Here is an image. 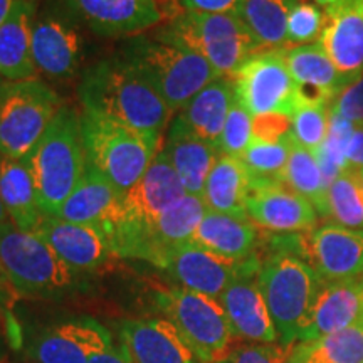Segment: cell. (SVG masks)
Masks as SVG:
<instances>
[{
	"mask_svg": "<svg viewBox=\"0 0 363 363\" xmlns=\"http://www.w3.org/2000/svg\"><path fill=\"white\" fill-rule=\"evenodd\" d=\"M81 106L143 133L162 135L174 111L121 54L86 67L78 86Z\"/></svg>",
	"mask_w": 363,
	"mask_h": 363,
	"instance_id": "cell-1",
	"label": "cell"
},
{
	"mask_svg": "<svg viewBox=\"0 0 363 363\" xmlns=\"http://www.w3.org/2000/svg\"><path fill=\"white\" fill-rule=\"evenodd\" d=\"M257 283L279 345L291 348L305 328L318 293L325 284L301 256V233L274 239V249L261 259Z\"/></svg>",
	"mask_w": 363,
	"mask_h": 363,
	"instance_id": "cell-2",
	"label": "cell"
},
{
	"mask_svg": "<svg viewBox=\"0 0 363 363\" xmlns=\"http://www.w3.org/2000/svg\"><path fill=\"white\" fill-rule=\"evenodd\" d=\"M185 195L179 175L160 148L142 179L120 195L110 216L99 225L110 239L115 256L147 261L150 234L157 220Z\"/></svg>",
	"mask_w": 363,
	"mask_h": 363,
	"instance_id": "cell-3",
	"label": "cell"
},
{
	"mask_svg": "<svg viewBox=\"0 0 363 363\" xmlns=\"http://www.w3.org/2000/svg\"><path fill=\"white\" fill-rule=\"evenodd\" d=\"M26 163L33 174L43 214L57 216L88 167L81 113L62 104Z\"/></svg>",
	"mask_w": 363,
	"mask_h": 363,
	"instance_id": "cell-4",
	"label": "cell"
},
{
	"mask_svg": "<svg viewBox=\"0 0 363 363\" xmlns=\"http://www.w3.org/2000/svg\"><path fill=\"white\" fill-rule=\"evenodd\" d=\"M120 54L142 72L174 113H179L199 91L219 78L201 54L155 34L130 38Z\"/></svg>",
	"mask_w": 363,
	"mask_h": 363,
	"instance_id": "cell-5",
	"label": "cell"
},
{
	"mask_svg": "<svg viewBox=\"0 0 363 363\" xmlns=\"http://www.w3.org/2000/svg\"><path fill=\"white\" fill-rule=\"evenodd\" d=\"M153 34L201 54L224 78H233L249 57L262 49L234 12L184 11Z\"/></svg>",
	"mask_w": 363,
	"mask_h": 363,
	"instance_id": "cell-6",
	"label": "cell"
},
{
	"mask_svg": "<svg viewBox=\"0 0 363 363\" xmlns=\"http://www.w3.org/2000/svg\"><path fill=\"white\" fill-rule=\"evenodd\" d=\"M88 163L123 195L142 179L160 152L162 135L143 133L91 111H81Z\"/></svg>",
	"mask_w": 363,
	"mask_h": 363,
	"instance_id": "cell-7",
	"label": "cell"
},
{
	"mask_svg": "<svg viewBox=\"0 0 363 363\" xmlns=\"http://www.w3.org/2000/svg\"><path fill=\"white\" fill-rule=\"evenodd\" d=\"M0 271L17 291L29 296H65L76 288L78 274L34 233L11 220L0 225Z\"/></svg>",
	"mask_w": 363,
	"mask_h": 363,
	"instance_id": "cell-8",
	"label": "cell"
},
{
	"mask_svg": "<svg viewBox=\"0 0 363 363\" xmlns=\"http://www.w3.org/2000/svg\"><path fill=\"white\" fill-rule=\"evenodd\" d=\"M61 108L43 79L7 81L0 91V155L26 160Z\"/></svg>",
	"mask_w": 363,
	"mask_h": 363,
	"instance_id": "cell-9",
	"label": "cell"
},
{
	"mask_svg": "<svg viewBox=\"0 0 363 363\" xmlns=\"http://www.w3.org/2000/svg\"><path fill=\"white\" fill-rule=\"evenodd\" d=\"M158 305L203 363H222L238 345L219 299L180 286L160 293Z\"/></svg>",
	"mask_w": 363,
	"mask_h": 363,
	"instance_id": "cell-10",
	"label": "cell"
},
{
	"mask_svg": "<svg viewBox=\"0 0 363 363\" xmlns=\"http://www.w3.org/2000/svg\"><path fill=\"white\" fill-rule=\"evenodd\" d=\"M230 79L235 101L252 118L269 113L293 116L296 111V84L281 49L254 54Z\"/></svg>",
	"mask_w": 363,
	"mask_h": 363,
	"instance_id": "cell-11",
	"label": "cell"
},
{
	"mask_svg": "<svg viewBox=\"0 0 363 363\" xmlns=\"http://www.w3.org/2000/svg\"><path fill=\"white\" fill-rule=\"evenodd\" d=\"M301 256L325 283L363 276V229L326 222L301 233Z\"/></svg>",
	"mask_w": 363,
	"mask_h": 363,
	"instance_id": "cell-12",
	"label": "cell"
},
{
	"mask_svg": "<svg viewBox=\"0 0 363 363\" xmlns=\"http://www.w3.org/2000/svg\"><path fill=\"white\" fill-rule=\"evenodd\" d=\"M246 212L254 224L271 233H308L318 225L315 206L278 179L252 175Z\"/></svg>",
	"mask_w": 363,
	"mask_h": 363,
	"instance_id": "cell-13",
	"label": "cell"
},
{
	"mask_svg": "<svg viewBox=\"0 0 363 363\" xmlns=\"http://www.w3.org/2000/svg\"><path fill=\"white\" fill-rule=\"evenodd\" d=\"M84 57L83 35L74 22L54 9L35 16L33 27V59L39 74L54 81L72 79Z\"/></svg>",
	"mask_w": 363,
	"mask_h": 363,
	"instance_id": "cell-14",
	"label": "cell"
},
{
	"mask_svg": "<svg viewBox=\"0 0 363 363\" xmlns=\"http://www.w3.org/2000/svg\"><path fill=\"white\" fill-rule=\"evenodd\" d=\"M261 259L257 254L244 261L242 269L227 286L219 298L234 337L240 342L279 343L274 323L262 296L257 271Z\"/></svg>",
	"mask_w": 363,
	"mask_h": 363,
	"instance_id": "cell-15",
	"label": "cell"
},
{
	"mask_svg": "<svg viewBox=\"0 0 363 363\" xmlns=\"http://www.w3.org/2000/svg\"><path fill=\"white\" fill-rule=\"evenodd\" d=\"M71 17L103 38L145 34L163 19L160 0H61Z\"/></svg>",
	"mask_w": 363,
	"mask_h": 363,
	"instance_id": "cell-16",
	"label": "cell"
},
{
	"mask_svg": "<svg viewBox=\"0 0 363 363\" xmlns=\"http://www.w3.org/2000/svg\"><path fill=\"white\" fill-rule=\"evenodd\" d=\"M34 234L44 239L76 272L103 269L115 257L110 239L99 225L74 224L56 216H44Z\"/></svg>",
	"mask_w": 363,
	"mask_h": 363,
	"instance_id": "cell-17",
	"label": "cell"
},
{
	"mask_svg": "<svg viewBox=\"0 0 363 363\" xmlns=\"http://www.w3.org/2000/svg\"><path fill=\"white\" fill-rule=\"evenodd\" d=\"M244 261H230L195 242H185L169 252L162 269L182 288L219 299L242 269Z\"/></svg>",
	"mask_w": 363,
	"mask_h": 363,
	"instance_id": "cell-18",
	"label": "cell"
},
{
	"mask_svg": "<svg viewBox=\"0 0 363 363\" xmlns=\"http://www.w3.org/2000/svg\"><path fill=\"white\" fill-rule=\"evenodd\" d=\"M120 342L131 363H203L175 325L163 318L125 321Z\"/></svg>",
	"mask_w": 363,
	"mask_h": 363,
	"instance_id": "cell-19",
	"label": "cell"
},
{
	"mask_svg": "<svg viewBox=\"0 0 363 363\" xmlns=\"http://www.w3.org/2000/svg\"><path fill=\"white\" fill-rule=\"evenodd\" d=\"M299 106H330L347 83L318 43L281 49Z\"/></svg>",
	"mask_w": 363,
	"mask_h": 363,
	"instance_id": "cell-20",
	"label": "cell"
},
{
	"mask_svg": "<svg viewBox=\"0 0 363 363\" xmlns=\"http://www.w3.org/2000/svg\"><path fill=\"white\" fill-rule=\"evenodd\" d=\"M113 343L110 331L93 318H78L35 335L30 355L38 363H88V358Z\"/></svg>",
	"mask_w": 363,
	"mask_h": 363,
	"instance_id": "cell-21",
	"label": "cell"
},
{
	"mask_svg": "<svg viewBox=\"0 0 363 363\" xmlns=\"http://www.w3.org/2000/svg\"><path fill=\"white\" fill-rule=\"evenodd\" d=\"M358 325H363V276L357 279L325 283L318 293L298 342L316 340Z\"/></svg>",
	"mask_w": 363,
	"mask_h": 363,
	"instance_id": "cell-22",
	"label": "cell"
},
{
	"mask_svg": "<svg viewBox=\"0 0 363 363\" xmlns=\"http://www.w3.org/2000/svg\"><path fill=\"white\" fill-rule=\"evenodd\" d=\"M325 13L326 26L318 44L348 84L363 74V0H347Z\"/></svg>",
	"mask_w": 363,
	"mask_h": 363,
	"instance_id": "cell-23",
	"label": "cell"
},
{
	"mask_svg": "<svg viewBox=\"0 0 363 363\" xmlns=\"http://www.w3.org/2000/svg\"><path fill=\"white\" fill-rule=\"evenodd\" d=\"M35 0H17L0 26V76L7 81L33 79L38 74L33 59Z\"/></svg>",
	"mask_w": 363,
	"mask_h": 363,
	"instance_id": "cell-24",
	"label": "cell"
},
{
	"mask_svg": "<svg viewBox=\"0 0 363 363\" xmlns=\"http://www.w3.org/2000/svg\"><path fill=\"white\" fill-rule=\"evenodd\" d=\"M235 101L234 84L230 78H219L199 91L174 118L175 123L190 135L217 147L227 115Z\"/></svg>",
	"mask_w": 363,
	"mask_h": 363,
	"instance_id": "cell-25",
	"label": "cell"
},
{
	"mask_svg": "<svg viewBox=\"0 0 363 363\" xmlns=\"http://www.w3.org/2000/svg\"><path fill=\"white\" fill-rule=\"evenodd\" d=\"M190 242L230 261H246L259 246L257 225L251 219H239L207 211Z\"/></svg>",
	"mask_w": 363,
	"mask_h": 363,
	"instance_id": "cell-26",
	"label": "cell"
},
{
	"mask_svg": "<svg viewBox=\"0 0 363 363\" xmlns=\"http://www.w3.org/2000/svg\"><path fill=\"white\" fill-rule=\"evenodd\" d=\"M162 148L179 175L185 192L201 197L207 177L220 155L217 147L190 135L179 123L172 121L169 138Z\"/></svg>",
	"mask_w": 363,
	"mask_h": 363,
	"instance_id": "cell-27",
	"label": "cell"
},
{
	"mask_svg": "<svg viewBox=\"0 0 363 363\" xmlns=\"http://www.w3.org/2000/svg\"><path fill=\"white\" fill-rule=\"evenodd\" d=\"M252 184V174L240 158L219 155L207 177L202 201L207 211L239 219H249L246 201Z\"/></svg>",
	"mask_w": 363,
	"mask_h": 363,
	"instance_id": "cell-28",
	"label": "cell"
},
{
	"mask_svg": "<svg viewBox=\"0 0 363 363\" xmlns=\"http://www.w3.org/2000/svg\"><path fill=\"white\" fill-rule=\"evenodd\" d=\"M0 201L9 220L24 233H35L43 214L35 194L33 174L26 160L0 155Z\"/></svg>",
	"mask_w": 363,
	"mask_h": 363,
	"instance_id": "cell-29",
	"label": "cell"
},
{
	"mask_svg": "<svg viewBox=\"0 0 363 363\" xmlns=\"http://www.w3.org/2000/svg\"><path fill=\"white\" fill-rule=\"evenodd\" d=\"M206 214L207 207L202 197L189 194L182 197L175 206L163 212L153 227L148 240L147 261L162 267L172 249L192 240Z\"/></svg>",
	"mask_w": 363,
	"mask_h": 363,
	"instance_id": "cell-30",
	"label": "cell"
},
{
	"mask_svg": "<svg viewBox=\"0 0 363 363\" xmlns=\"http://www.w3.org/2000/svg\"><path fill=\"white\" fill-rule=\"evenodd\" d=\"M118 199V190L88 163L78 185L59 208L56 217L74 224L101 225Z\"/></svg>",
	"mask_w": 363,
	"mask_h": 363,
	"instance_id": "cell-31",
	"label": "cell"
},
{
	"mask_svg": "<svg viewBox=\"0 0 363 363\" xmlns=\"http://www.w3.org/2000/svg\"><path fill=\"white\" fill-rule=\"evenodd\" d=\"M298 0H239L234 13L251 30L262 49L278 51L286 48L288 13Z\"/></svg>",
	"mask_w": 363,
	"mask_h": 363,
	"instance_id": "cell-32",
	"label": "cell"
},
{
	"mask_svg": "<svg viewBox=\"0 0 363 363\" xmlns=\"http://www.w3.org/2000/svg\"><path fill=\"white\" fill-rule=\"evenodd\" d=\"M286 363H363V325L316 340L296 342Z\"/></svg>",
	"mask_w": 363,
	"mask_h": 363,
	"instance_id": "cell-33",
	"label": "cell"
},
{
	"mask_svg": "<svg viewBox=\"0 0 363 363\" xmlns=\"http://www.w3.org/2000/svg\"><path fill=\"white\" fill-rule=\"evenodd\" d=\"M320 216L348 229H363V175L348 167L328 185Z\"/></svg>",
	"mask_w": 363,
	"mask_h": 363,
	"instance_id": "cell-34",
	"label": "cell"
},
{
	"mask_svg": "<svg viewBox=\"0 0 363 363\" xmlns=\"http://www.w3.org/2000/svg\"><path fill=\"white\" fill-rule=\"evenodd\" d=\"M281 180L289 189H293L294 192L308 199L315 206L318 216H320L326 194L323 174H321L320 165H318L315 152L301 147V145L294 142V138Z\"/></svg>",
	"mask_w": 363,
	"mask_h": 363,
	"instance_id": "cell-35",
	"label": "cell"
},
{
	"mask_svg": "<svg viewBox=\"0 0 363 363\" xmlns=\"http://www.w3.org/2000/svg\"><path fill=\"white\" fill-rule=\"evenodd\" d=\"M291 142L293 135L281 142H262V140L252 138L240 160L246 163L252 175L261 177V179L281 180L286 163H288Z\"/></svg>",
	"mask_w": 363,
	"mask_h": 363,
	"instance_id": "cell-36",
	"label": "cell"
},
{
	"mask_svg": "<svg viewBox=\"0 0 363 363\" xmlns=\"http://www.w3.org/2000/svg\"><path fill=\"white\" fill-rule=\"evenodd\" d=\"M326 26V13L310 0H298L289 9L286 24V48L318 43Z\"/></svg>",
	"mask_w": 363,
	"mask_h": 363,
	"instance_id": "cell-37",
	"label": "cell"
},
{
	"mask_svg": "<svg viewBox=\"0 0 363 363\" xmlns=\"http://www.w3.org/2000/svg\"><path fill=\"white\" fill-rule=\"evenodd\" d=\"M330 106H299L291 116L294 142L311 152L323 145L328 135Z\"/></svg>",
	"mask_w": 363,
	"mask_h": 363,
	"instance_id": "cell-38",
	"label": "cell"
},
{
	"mask_svg": "<svg viewBox=\"0 0 363 363\" xmlns=\"http://www.w3.org/2000/svg\"><path fill=\"white\" fill-rule=\"evenodd\" d=\"M252 138V116L238 101H234L217 142V150L222 155L240 158L251 145Z\"/></svg>",
	"mask_w": 363,
	"mask_h": 363,
	"instance_id": "cell-39",
	"label": "cell"
},
{
	"mask_svg": "<svg viewBox=\"0 0 363 363\" xmlns=\"http://www.w3.org/2000/svg\"><path fill=\"white\" fill-rule=\"evenodd\" d=\"M291 348L279 343H238L222 363H286Z\"/></svg>",
	"mask_w": 363,
	"mask_h": 363,
	"instance_id": "cell-40",
	"label": "cell"
},
{
	"mask_svg": "<svg viewBox=\"0 0 363 363\" xmlns=\"http://www.w3.org/2000/svg\"><path fill=\"white\" fill-rule=\"evenodd\" d=\"M330 110L352 123L363 121V74L348 83L330 104Z\"/></svg>",
	"mask_w": 363,
	"mask_h": 363,
	"instance_id": "cell-41",
	"label": "cell"
},
{
	"mask_svg": "<svg viewBox=\"0 0 363 363\" xmlns=\"http://www.w3.org/2000/svg\"><path fill=\"white\" fill-rule=\"evenodd\" d=\"M252 135L262 142H281L291 135V116L281 113L252 118Z\"/></svg>",
	"mask_w": 363,
	"mask_h": 363,
	"instance_id": "cell-42",
	"label": "cell"
},
{
	"mask_svg": "<svg viewBox=\"0 0 363 363\" xmlns=\"http://www.w3.org/2000/svg\"><path fill=\"white\" fill-rule=\"evenodd\" d=\"M184 11L190 12H233L239 0H179Z\"/></svg>",
	"mask_w": 363,
	"mask_h": 363,
	"instance_id": "cell-43",
	"label": "cell"
},
{
	"mask_svg": "<svg viewBox=\"0 0 363 363\" xmlns=\"http://www.w3.org/2000/svg\"><path fill=\"white\" fill-rule=\"evenodd\" d=\"M347 160L348 167L363 170V121L362 123H355V128H353L347 150Z\"/></svg>",
	"mask_w": 363,
	"mask_h": 363,
	"instance_id": "cell-44",
	"label": "cell"
},
{
	"mask_svg": "<svg viewBox=\"0 0 363 363\" xmlns=\"http://www.w3.org/2000/svg\"><path fill=\"white\" fill-rule=\"evenodd\" d=\"M88 363H131V360L125 353L123 347L121 345L116 347L115 342H113L106 348H103V350L93 353L88 358Z\"/></svg>",
	"mask_w": 363,
	"mask_h": 363,
	"instance_id": "cell-45",
	"label": "cell"
},
{
	"mask_svg": "<svg viewBox=\"0 0 363 363\" xmlns=\"http://www.w3.org/2000/svg\"><path fill=\"white\" fill-rule=\"evenodd\" d=\"M16 2L17 0H0V26H2L4 21L7 19Z\"/></svg>",
	"mask_w": 363,
	"mask_h": 363,
	"instance_id": "cell-46",
	"label": "cell"
},
{
	"mask_svg": "<svg viewBox=\"0 0 363 363\" xmlns=\"http://www.w3.org/2000/svg\"><path fill=\"white\" fill-rule=\"evenodd\" d=\"M7 220H9V216H7V212H6V207H4L2 201H0V225L6 224Z\"/></svg>",
	"mask_w": 363,
	"mask_h": 363,
	"instance_id": "cell-47",
	"label": "cell"
},
{
	"mask_svg": "<svg viewBox=\"0 0 363 363\" xmlns=\"http://www.w3.org/2000/svg\"><path fill=\"white\" fill-rule=\"evenodd\" d=\"M2 274L4 272L0 271V305H4V301H6V298H7L6 289H4V284H2Z\"/></svg>",
	"mask_w": 363,
	"mask_h": 363,
	"instance_id": "cell-48",
	"label": "cell"
},
{
	"mask_svg": "<svg viewBox=\"0 0 363 363\" xmlns=\"http://www.w3.org/2000/svg\"><path fill=\"white\" fill-rule=\"evenodd\" d=\"M7 83V79H4L2 76H0V91H2V88H4V84Z\"/></svg>",
	"mask_w": 363,
	"mask_h": 363,
	"instance_id": "cell-49",
	"label": "cell"
},
{
	"mask_svg": "<svg viewBox=\"0 0 363 363\" xmlns=\"http://www.w3.org/2000/svg\"><path fill=\"white\" fill-rule=\"evenodd\" d=\"M362 175H363V170H362Z\"/></svg>",
	"mask_w": 363,
	"mask_h": 363,
	"instance_id": "cell-50",
	"label": "cell"
}]
</instances>
